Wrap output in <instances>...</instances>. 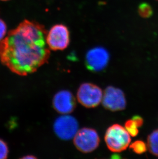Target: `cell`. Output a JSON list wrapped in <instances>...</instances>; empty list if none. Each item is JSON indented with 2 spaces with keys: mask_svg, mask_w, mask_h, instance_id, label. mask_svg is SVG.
I'll use <instances>...</instances> for the list:
<instances>
[{
  "mask_svg": "<svg viewBox=\"0 0 158 159\" xmlns=\"http://www.w3.org/2000/svg\"><path fill=\"white\" fill-rule=\"evenodd\" d=\"M42 24L25 20L0 42V61L11 72L26 76L47 62L50 51Z\"/></svg>",
  "mask_w": 158,
  "mask_h": 159,
  "instance_id": "cell-1",
  "label": "cell"
},
{
  "mask_svg": "<svg viewBox=\"0 0 158 159\" xmlns=\"http://www.w3.org/2000/svg\"><path fill=\"white\" fill-rule=\"evenodd\" d=\"M105 141L109 150L114 152H120L129 146L131 138L125 127L120 125L114 124L106 131Z\"/></svg>",
  "mask_w": 158,
  "mask_h": 159,
  "instance_id": "cell-2",
  "label": "cell"
},
{
  "mask_svg": "<svg viewBox=\"0 0 158 159\" xmlns=\"http://www.w3.org/2000/svg\"><path fill=\"white\" fill-rule=\"evenodd\" d=\"M46 41L50 50H65L70 42V33L68 27L63 24H55L47 32Z\"/></svg>",
  "mask_w": 158,
  "mask_h": 159,
  "instance_id": "cell-3",
  "label": "cell"
},
{
  "mask_svg": "<svg viewBox=\"0 0 158 159\" xmlns=\"http://www.w3.org/2000/svg\"><path fill=\"white\" fill-rule=\"evenodd\" d=\"M77 148L84 153H89L95 150L100 143L97 131L90 128H83L78 130L73 138Z\"/></svg>",
  "mask_w": 158,
  "mask_h": 159,
  "instance_id": "cell-4",
  "label": "cell"
},
{
  "mask_svg": "<svg viewBox=\"0 0 158 159\" xmlns=\"http://www.w3.org/2000/svg\"><path fill=\"white\" fill-rule=\"evenodd\" d=\"M103 98V92L97 85L84 83L81 85L77 92L79 102L86 108H94L100 104Z\"/></svg>",
  "mask_w": 158,
  "mask_h": 159,
  "instance_id": "cell-5",
  "label": "cell"
},
{
  "mask_svg": "<svg viewBox=\"0 0 158 159\" xmlns=\"http://www.w3.org/2000/svg\"><path fill=\"white\" fill-rule=\"evenodd\" d=\"M54 128L55 134L59 138L69 140L75 137L79 130V124L75 117L64 114L56 119Z\"/></svg>",
  "mask_w": 158,
  "mask_h": 159,
  "instance_id": "cell-6",
  "label": "cell"
},
{
  "mask_svg": "<svg viewBox=\"0 0 158 159\" xmlns=\"http://www.w3.org/2000/svg\"><path fill=\"white\" fill-rule=\"evenodd\" d=\"M102 102L105 108L112 111L123 110L126 106L124 92L112 86L108 87L105 90Z\"/></svg>",
  "mask_w": 158,
  "mask_h": 159,
  "instance_id": "cell-7",
  "label": "cell"
},
{
  "mask_svg": "<svg viewBox=\"0 0 158 159\" xmlns=\"http://www.w3.org/2000/svg\"><path fill=\"white\" fill-rule=\"evenodd\" d=\"M109 54L103 48L97 47L90 50L87 53L85 62L87 68L93 72H100L108 66Z\"/></svg>",
  "mask_w": 158,
  "mask_h": 159,
  "instance_id": "cell-8",
  "label": "cell"
},
{
  "mask_svg": "<svg viewBox=\"0 0 158 159\" xmlns=\"http://www.w3.org/2000/svg\"><path fill=\"white\" fill-rule=\"evenodd\" d=\"M53 106L58 112L67 114L72 112L76 107V99L70 92L62 90L55 94L53 99Z\"/></svg>",
  "mask_w": 158,
  "mask_h": 159,
  "instance_id": "cell-9",
  "label": "cell"
},
{
  "mask_svg": "<svg viewBox=\"0 0 158 159\" xmlns=\"http://www.w3.org/2000/svg\"><path fill=\"white\" fill-rule=\"evenodd\" d=\"M147 146L152 155L158 157V129L153 131L148 136Z\"/></svg>",
  "mask_w": 158,
  "mask_h": 159,
  "instance_id": "cell-10",
  "label": "cell"
},
{
  "mask_svg": "<svg viewBox=\"0 0 158 159\" xmlns=\"http://www.w3.org/2000/svg\"><path fill=\"white\" fill-rule=\"evenodd\" d=\"M138 12L140 17L145 19L151 18L153 15V9L151 5L147 2H143L139 4Z\"/></svg>",
  "mask_w": 158,
  "mask_h": 159,
  "instance_id": "cell-11",
  "label": "cell"
},
{
  "mask_svg": "<svg viewBox=\"0 0 158 159\" xmlns=\"http://www.w3.org/2000/svg\"><path fill=\"white\" fill-rule=\"evenodd\" d=\"M130 148L131 149L133 152L137 154L141 155L146 152L147 146L144 142L138 140L131 144L130 145Z\"/></svg>",
  "mask_w": 158,
  "mask_h": 159,
  "instance_id": "cell-12",
  "label": "cell"
},
{
  "mask_svg": "<svg viewBox=\"0 0 158 159\" xmlns=\"http://www.w3.org/2000/svg\"><path fill=\"white\" fill-rule=\"evenodd\" d=\"M125 128L131 137H136L139 134V127L133 119L127 120Z\"/></svg>",
  "mask_w": 158,
  "mask_h": 159,
  "instance_id": "cell-13",
  "label": "cell"
},
{
  "mask_svg": "<svg viewBox=\"0 0 158 159\" xmlns=\"http://www.w3.org/2000/svg\"><path fill=\"white\" fill-rule=\"evenodd\" d=\"M9 149L7 144L2 139H0V159L7 158Z\"/></svg>",
  "mask_w": 158,
  "mask_h": 159,
  "instance_id": "cell-14",
  "label": "cell"
},
{
  "mask_svg": "<svg viewBox=\"0 0 158 159\" xmlns=\"http://www.w3.org/2000/svg\"><path fill=\"white\" fill-rule=\"evenodd\" d=\"M7 32V25L3 20L0 19V42L4 38Z\"/></svg>",
  "mask_w": 158,
  "mask_h": 159,
  "instance_id": "cell-15",
  "label": "cell"
},
{
  "mask_svg": "<svg viewBox=\"0 0 158 159\" xmlns=\"http://www.w3.org/2000/svg\"><path fill=\"white\" fill-rule=\"evenodd\" d=\"M132 119L134 120V122H136L139 128L141 127L143 125L144 121H143V119L140 116H134L132 118Z\"/></svg>",
  "mask_w": 158,
  "mask_h": 159,
  "instance_id": "cell-16",
  "label": "cell"
},
{
  "mask_svg": "<svg viewBox=\"0 0 158 159\" xmlns=\"http://www.w3.org/2000/svg\"><path fill=\"white\" fill-rule=\"evenodd\" d=\"M24 159H27V158H29V159H36V157L34 156H30L28 157H24Z\"/></svg>",
  "mask_w": 158,
  "mask_h": 159,
  "instance_id": "cell-17",
  "label": "cell"
},
{
  "mask_svg": "<svg viewBox=\"0 0 158 159\" xmlns=\"http://www.w3.org/2000/svg\"><path fill=\"white\" fill-rule=\"evenodd\" d=\"M0 1H9V0H0Z\"/></svg>",
  "mask_w": 158,
  "mask_h": 159,
  "instance_id": "cell-18",
  "label": "cell"
},
{
  "mask_svg": "<svg viewBox=\"0 0 158 159\" xmlns=\"http://www.w3.org/2000/svg\"><path fill=\"white\" fill-rule=\"evenodd\" d=\"M156 1H158V0H156Z\"/></svg>",
  "mask_w": 158,
  "mask_h": 159,
  "instance_id": "cell-19",
  "label": "cell"
}]
</instances>
